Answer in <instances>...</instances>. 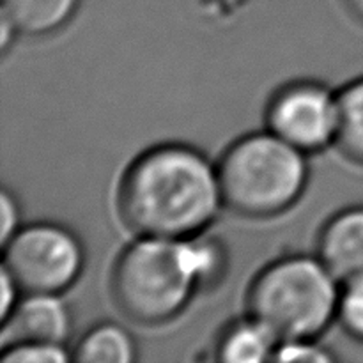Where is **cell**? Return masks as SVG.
Listing matches in <instances>:
<instances>
[{
	"label": "cell",
	"mask_w": 363,
	"mask_h": 363,
	"mask_svg": "<svg viewBox=\"0 0 363 363\" xmlns=\"http://www.w3.org/2000/svg\"><path fill=\"white\" fill-rule=\"evenodd\" d=\"M223 202L218 169L186 145H160L131 163L119 190L124 222L140 236H197Z\"/></svg>",
	"instance_id": "6da1fadb"
},
{
	"label": "cell",
	"mask_w": 363,
	"mask_h": 363,
	"mask_svg": "<svg viewBox=\"0 0 363 363\" xmlns=\"http://www.w3.org/2000/svg\"><path fill=\"white\" fill-rule=\"evenodd\" d=\"M222 269L223 252L213 241L140 236L117 261L113 298L133 321L158 325L176 318Z\"/></svg>",
	"instance_id": "7a4b0ae2"
},
{
	"label": "cell",
	"mask_w": 363,
	"mask_h": 363,
	"mask_svg": "<svg viewBox=\"0 0 363 363\" xmlns=\"http://www.w3.org/2000/svg\"><path fill=\"white\" fill-rule=\"evenodd\" d=\"M339 280L321 259L289 257L268 266L248 296L252 319L277 342L311 340L339 314Z\"/></svg>",
	"instance_id": "3957f363"
},
{
	"label": "cell",
	"mask_w": 363,
	"mask_h": 363,
	"mask_svg": "<svg viewBox=\"0 0 363 363\" xmlns=\"http://www.w3.org/2000/svg\"><path fill=\"white\" fill-rule=\"evenodd\" d=\"M223 202L247 216H272L298 201L307 183L305 152L269 133L230 145L218 165Z\"/></svg>",
	"instance_id": "277c9868"
},
{
	"label": "cell",
	"mask_w": 363,
	"mask_h": 363,
	"mask_svg": "<svg viewBox=\"0 0 363 363\" xmlns=\"http://www.w3.org/2000/svg\"><path fill=\"white\" fill-rule=\"evenodd\" d=\"M84 266L80 241L64 227L35 223L4 245V264L18 289L27 294H59L78 279Z\"/></svg>",
	"instance_id": "5b68a950"
},
{
	"label": "cell",
	"mask_w": 363,
	"mask_h": 363,
	"mask_svg": "<svg viewBox=\"0 0 363 363\" xmlns=\"http://www.w3.org/2000/svg\"><path fill=\"white\" fill-rule=\"evenodd\" d=\"M269 130L303 152L319 151L337 138V98L315 84H296L273 98Z\"/></svg>",
	"instance_id": "8992f818"
},
{
	"label": "cell",
	"mask_w": 363,
	"mask_h": 363,
	"mask_svg": "<svg viewBox=\"0 0 363 363\" xmlns=\"http://www.w3.org/2000/svg\"><path fill=\"white\" fill-rule=\"evenodd\" d=\"M2 344L38 342L64 346L71 330L69 311L59 294H28L2 323Z\"/></svg>",
	"instance_id": "52a82bcc"
},
{
	"label": "cell",
	"mask_w": 363,
	"mask_h": 363,
	"mask_svg": "<svg viewBox=\"0 0 363 363\" xmlns=\"http://www.w3.org/2000/svg\"><path fill=\"white\" fill-rule=\"evenodd\" d=\"M319 259L342 284L363 279V208L330 220L319 240Z\"/></svg>",
	"instance_id": "ba28073f"
},
{
	"label": "cell",
	"mask_w": 363,
	"mask_h": 363,
	"mask_svg": "<svg viewBox=\"0 0 363 363\" xmlns=\"http://www.w3.org/2000/svg\"><path fill=\"white\" fill-rule=\"evenodd\" d=\"M77 4L78 0H2V18L18 34L45 35L62 27Z\"/></svg>",
	"instance_id": "9c48e42d"
},
{
	"label": "cell",
	"mask_w": 363,
	"mask_h": 363,
	"mask_svg": "<svg viewBox=\"0 0 363 363\" xmlns=\"http://www.w3.org/2000/svg\"><path fill=\"white\" fill-rule=\"evenodd\" d=\"M277 339L255 319L233 326L218 346V360L227 363H259L273 360Z\"/></svg>",
	"instance_id": "30bf717a"
},
{
	"label": "cell",
	"mask_w": 363,
	"mask_h": 363,
	"mask_svg": "<svg viewBox=\"0 0 363 363\" xmlns=\"http://www.w3.org/2000/svg\"><path fill=\"white\" fill-rule=\"evenodd\" d=\"M73 358L82 363H130L135 358V346L123 328L99 325L80 340Z\"/></svg>",
	"instance_id": "8fae6325"
},
{
	"label": "cell",
	"mask_w": 363,
	"mask_h": 363,
	"mask_svg": "<svg viewBox=\"0 0 363 363\" xmlns=\"http://www.w3.org/2000/svg\"><path fill=\"white\" fill-rule=\"evenodd\" d=\"M337 144L344 155L363 165V78L347 85L339 96Z\"/></svg>",
	"instance_id": "7c38bea8"
},
{
	"label": "cell",
	"mask_w": 363,
	"mask_h": 363,
	"mask_svg": "<svg viewBox=\"0 0 363 363\" xmlns=\"http://www.w3.org/2000/svg\"><path fill=\"white\" fill-rule=\"evenodd\" d=\"M69 358V354L64 351V346L23 342L7 346L0 360L2 363H64Z\"/></svg>",
	"instance_id": "4fadbf2b"
},
{
	"label": "cell",
	"mask_w": 363,
	"mask_h": 363,
	"mask_svg": "<svg viewBox=\"0 0 363 363\" xmlns=\"http://www.w3.org/2000/svg\"><path fill=\"white\" fill-rule=\"evenodd\" d=\"M339 318L354 339L363 340V279L344 284L340 293Z\"/></svg>",
	"instance_id": "5bb4252c"
},
{
	"label": "cell",
	"mask_w": 363,
	"mask_h": 363,
	"mask_svg": "<svg viewBox=\"0 0 363 363\" xmlns=\"http://www.w3.org/2000/svg\"><path fill=\"white\" fill-rule=\"evenodd\" d=\"M273 360L279 362H330L328 353L311 344V340H289V342H280L275 350Z\"/></svg>",
	"instance_id": "9a60e30c"
},
{
	"label": "cell",
	"mask_w": 363,
	"mask_h": 363,
	"mask_svg": "<svg viewBox=\"0 0 363 363\" xmlns=\"http://www.w3.org/2000/svg\"><path fill=\"white\" fill-rule=\"evenodd\" d=\"M0 213H2V229H0V240H2V247L18 233V206L14 199L11 197L9 191H2V201H0Z\"/></svg>",
	"instance_id": "2e32d148"
},
{
	"label": "cell",
	"mask_w": 363,
	"mask_h": 363,
	"mask_svg": "<svg viewBox=\"0 0 363 363\" xmlns=\"http://www.w3.org/2000/svg\"><path fill=\"white\" fill-rule=\"evenodd\" d=\"M0 284H2V300H0V319L2 323L6 321L11 315V312L14 311V296H16L18 286L14 284L13 277L7 273L6 268H2V273H0Z\"/></svg>",
	"instance_id": "e0dca14e"
},
{
	"label": "cell",
	"mask_w": 363,
	"mask_h": 363,
	"mask_svg": "<svg viewBox=\"0 0 363 363\" xmlns=\"http://www.w3.org/2000/svg\"><path fill=\"white\" fill-rule=\"evenodd\" d=\"M350 9L363 21V0H346Z\"/></svg>",
	"instance_id": "ac0fdd59"
}]
</instances>
